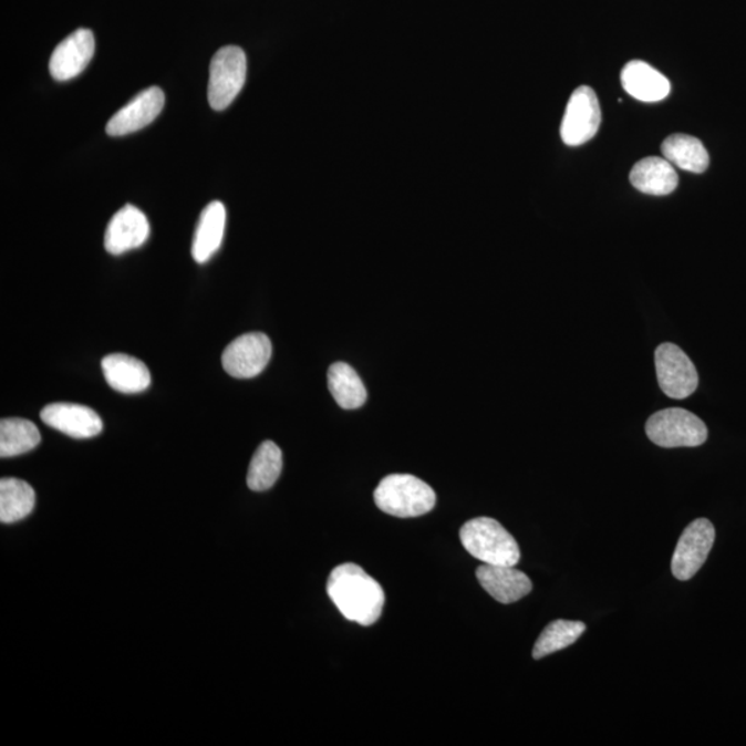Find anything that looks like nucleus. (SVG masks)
I'll return each instance as SVG.
<instances>
[{"instance_id":"nucleus-19","label":"nucleus","mask_w":746,"mask_h":746,"mask_svg":"<svg viewBox=\"0 0 746 746\" xmlns=\"http://www.w3.org/2000/svg\"><path fill=\"white\" fill-rule=\"evenodd\" d=\"M661 152L671 164L692 174H704L708 169L709 154L697 137L672 135L662 143Z\"/></svg>"},{"instance_id":"nucleus-15","label":"nucleus","mask_w":746,"mask_h":746,"mask_svg":"<svg viewBox=\"0 0 746 746\" xmlns=\"http://www.w3.org/2000/svg\"><path fill=\"white\" fill-rule=\"evenodd\" d=\"M105 381L116 392L137 394L146 392L152 384L149 373L143 361L126 354H110L102 363Z\"/></svg>"},{"instance_id":"nucleus-18","label":"nucleus","mask_w":746,"mask_h":746,"mask_svg":"<svg viewBox=\"0 0 746 746\" xmlns=\"http://www.w3.org/2000/svg\"><path fill=\"white\" fill-rule=\"evenodd\" d=\"M634 188L640 193L656 195L672 194L678 185V176L670 160L650 157L639 160L629 176Z\"/></svg>"},{"instance_id":"nucleus-8","label":"nucleus","mask_w":746,"mask_h":746,"mask_svg":"<svg viewBox=\"0 0 746 746\" xmlns=\"http://www.w3.org/2000/svg\"><path fill=\"white\" fill-rule=\"evenodd\" d=\"M601 111L592 87L581 86L571 94L564 118L561 122V138L567 146H581L599 131Z\"/></svg>"},{"instance_id":"nucleus-17","label":"nucleus","mask_w":746,"mask_h":746,"mask_svg":"<svg viewBox=\"0 0 746 746\" xmlns=\"http://www.w3.org/2000/svg\"><path fill=\"white\" fill-rule=\"evenodd\" d=\"M226 208L219 200H214L199 216L197 230L194 234L193 258L204 265L219 250L226 230Z\"/></svg>"},{"instance_id":"nucleus-5","label":"nucleus","mask_w":746,"mask_h":746,"mask_svg":"<svg viewBox=\"0 0 746 746\" xmlns=\"http://www.w3.org/2000/svg\"><path fill=\"white\" fill-rule=\"evenodd\" d=\"M247 55L237 46L221 48L214 55L209 70L208 100L210 107H230L247 81Z\"/></svg>"},{"instance_id":"nucleus-13","label":"nucleus","mask_w":746,"mask_h":746,"mask_svg":"<svg viewBox=\"0 0 746 746\" xmlns=\"http://www.w3.org/2000/svg\"><path fill=\"white\" fill-rule=\"evenodd\" d=\"M41 419L72 438H92L103 431V421L86 405L58 403L44 406Z\"/></svg>"},{"instance_id":"nucleus-23","label":"nucleus","mask_w":746,"mask_h":746,"mask_svg":"<svg viewBox=\"0 0 746 746\" xmlns=\"http://www.w3.org/2000/svg\"><path fill=\"white\" fill-rule=\"evenodd\" d=\"M41 444V433L32 422L8 417L0 422V456L13 458L30 453Z\"/></svg>"},{"instance_id":"nucleus-3","label":"nucleus","mask_w":746,"mask_h":746,"mask_svg":"<svg viewBox=\"0 0 746 746\" xmlns=\"http://www.w3.org/2000/svg\"><path fill=\"white\" fill-rule=\"evenodd\" d=\"M375 504L383 514L412 519L432 511L436 506V493L421 478L411 475H390L376 488Z\"/></svg>"},{"instance_id":"nucleus-12","label":"nucleus","mask_w":746,"mask_h":746,"mask_svg":"<svg viewBox=\"0 0 746 746\" xmlns=\"http://www.w3.org/2000/svg\"><path fill=\"white\" fill-rule=\"evenodd\" d=\"M149 236L146 215L136 206L126 205L110 220L104 236V248L111 255H122L141 248Z\"/></svg>"},{"instance_id":"nucleus-9","label":"nucleus","mask_w":746,"mask_h":746,"mask_svg":"<svg viewBox=\"0 0 746 746\" xmlns=\"http://www.w3.org/2000/svg\"><path fill=\"white\" fill-rule=\"evenodd\" d=\"M272 346L265 333H247L232 341L222 353V369L237 379H250L263 372L271 359Z\"/></svg>"},{"instance_id":"nucleus-6","label":"nucleus","mask_w":746,"mask_h":746,"mask_svg":"<svg viewBox=\"0 0 746 746\" xmlns=\"http://www.w3.org/2000/svg\"><path fill=\"white\" fill-rule=\"evenodd\" d=\"M656 377L667 397L683 400L698 387V372L693 361L676 344H661L655 352Z\"/></svg>"},{"instance_id":"nucleus-2","label":"nucleus","mask_w":746,"mask_h":746,"mask_svg":"<svg viewBox=\"0 0 746 746\" xmlns=\"http://www.w3.org/2000/svg\"><path fill=\"white\" fill-rule=\"evenodd\" d=\"M459 537L467 552L483 564L516 567L520 561L519 543L499 521L489 517L467 521Z\"/></svg>"},{"instance_id":"nucleus-24","label":"nucleus","mask_w":746,"mask_h":746,"mask_svg":"<svg viewBox=\"0 0 746 746\" xmlns=\"http://www.w3.org/2000/svg\"><path fill=\"white\" fill-rule=\"evenodd\" d=\"M584 631H587V625L579 621L558 620L549 623L533 645V660H542L545 656L570 647Z\"/></svg>"},{"instance_id":"nucleus-20","label":"nucleus","mask_w":746,"mask_h":746,"mask_svg":"<svg viewBox=\"0 0 746 746\" xmlns=\"http://www.w3.org/2000/svg\"><path fill=\"white\" fill-rule=\"evenodd\" d=\"M328 387L343 410H358L365 404L366 388L359 373L346 363H335L328 371Z\"/></svg>"},{"instance_id":"nucleus-16","label":"nucleus","mask_w":746,"mask_h":746,"mask_svg":"<svg viewBox=\"0 0 746 746\" xmlns=\"http://www.w3.org/2000/svg\"><path fill=\"white\" fill-rule=\"evenodd\" d=\"M621 82L625 92L640 102H661L671 93V83L661 72L644 61H629L622 70Z\"/></svg>"},{"instance_id":"nucleus-14","label":"nucleus","mask_w":746,"mask_h":746,"mask_svg":"<svg viewBox=\"0 0 746 746\" xmlns=\"http://www.w3.org/2000/svg\"><path fill=\"white\" fill-rule=\"evenodd\" d=\"M476 576L483 589L502 604L516 603L532 590L531 579L515 567L483 564Z\"/></svg>"},{"instance_id":"nucleus-22","label":"nucleus","mask_w":746,"mask_h":746,"mask_svg":"<svg viewBox=\"0 0 746 746\" xmlns=\"http://www.w3.org/2000/svg\"><path fill=\"white\" fill-rule=\"evenodd\" d=\"M282 472V453L276 443L265 442L250 462L247 483L252 491H267L277 483Z\"/></svg>"},{"instance_id":"nucleus-7","label":"nucleus","mask_w":746,"mask_h":746,"mask_svg":"<svg viewBox=\"0 0 746 746\" xmlns=\"http://www.w3.org/2000/svg\"><path fill=\"white\" fill-rule=\"evenodd\" d=\"M715 527L709 520H694L678 539L672 558V573L678 581H688L705 564L715 543Z\"/></svg>"},{"instance_id":"nucleus-4","label":"nucleus","mask_w":746,"mask_h":746,"mask_svg":"<svg viewBox=\"0 0 746 746\" xmlns=\"http://www.w3.org/2000/svg\"><path fill=\"white\" fill-rule=\"evenodd\" d=\"M647 437L662 448L700 447L708 439V427L693 412L667 408L651 415L645 425Z\"/></svg>"},{"instance_id":"nucleus-1","label":"nucleus","mask_w":746,"mask_h":746,"mask_svg":"<svg viewBox=\"0 0 746 746\" xmlns=\"http://www.w3.org/2000/svg\"><path fill=\"white\" fill-rule=\"evenodd\" d=\"M327 592L346 620L363 626L377 622L386 600L381 584L354 562L338 566L331 572Z\"/></svg>"},{"instance_id":"nucleus-11","label":"nucleus","mask_w":746,"mask_h":746,"mask_svg":"<svg viewBox=\"0 0 746 746\" xmlns=\"http://www.w3.org/2000/svg\"><path fill=\"white\" fill-rule=\"evenodd\" d=\"M165 94L159 87L146 89L122 107L108 121L107 133L113 137L131 135L152 124L164 110Z\"/></svg>"},{"instance_id":"nucleus-21","label":"nucleus","mask_w":746,"mask_h":746,"mask_svg":"<svg viewBox=\"0 0 746 746\" xmlns=\"http://www.w3.org/2000/svg\"><path fill=\"white\" fill-rule=\"evenodd\" d=\"M35 491L30 484L19 478H2L0 481V521L4 525L25 519L35 508Z\"/></svg>"},{"instance_id":"nucleus-10","label":"nucleus","mask_w":746,"mask_h":746,"mask_svg":"<svg viewBox=\"0 0 746 746\" xmlns=\"http://www.w3.org/2000/svg\"><path fill=\"white\" fill-rule=\"evenodd\" d=\"M94 49L96 42L91 30L80 28L72 32L54 49L49 63L50 74L59 82L70 81L80 75L91 63Z\"/></svg>"}]
</instances>
